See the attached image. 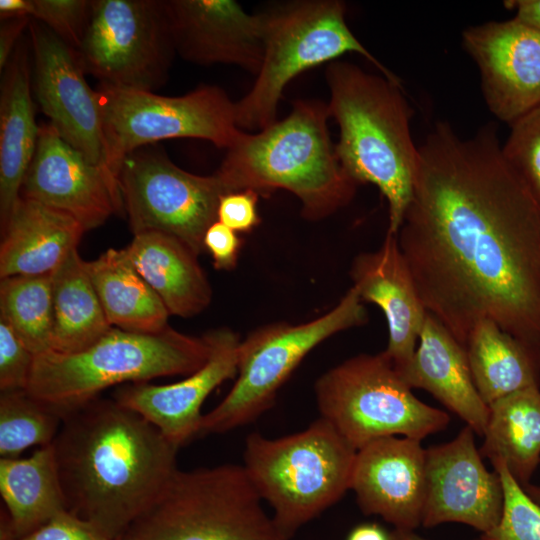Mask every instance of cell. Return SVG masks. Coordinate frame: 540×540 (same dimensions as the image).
Segmentation results:
<instances>
[{"instance_id":"obj_1","label":"cell","mask_w":540,"mask_h":540,"mask_svg":"<svg viewBox=\"0 0 540 540\" xmlns=\"http://www.w3.org/2000/svg\"><path fill=\"white\" fill-rule=\"evenodd\" d=\"M397 237L427 312L465 349L482 319L540 348V208L494 124L468 139L435 125Z\"/></svg>"},{"instance_id":"obj_2","label":"cell","mask_w":540,"mask_h":540,"mask_svg":"<svg viewBox=\"0 0 540 540\" xmlns=\"http://www.w3.org/2000/svg\"><path fill=\"white\" fill-rule=\"evenodd\" d=\"M52 446L68 512L115 538L177 469L179 447L115 399L97 397L65 413Z\"/></svg>"},{"instance_id":"obj_3","label":"cell","mask_w":540,"mask_h":540,"mask_svg":"<svg viewBox=\"0 0 540 540\" xmlns=\"http://www.w3.org/2000/svg\"><path fill=\"white\" fill-rule=\"evenodd\" d=\"M327 103L296 100L289 115L226 150L216 176L228 192L294 194L304 218L317 221L349 204L358 183L340 163L329 135Z\"/></svg>"},{"instance_id":"obj_4","label":"cell","mask_w":540,"mask_h":540,"mask_svg":"<svg viewBox=\"0 0 540 540\" xmlns=\"http://www.w3.org/2000/svg\"><path fill=\"white\" fill-rule=\"evenodd\" d=\"M335 144L345 171L358 184L375 185L388 203V233L397 235L413 194L418 147L410 131L412 109L400 82L335 60L326 69Z\"/></svg>"},{"instance_id":"obj_5","label":"cell","mask_w":540,"mask_h":540,"mask_svg":"<svg viewBox=\"0 0 540 540\" xmlns=\"http://www.w3.org/2000/svg\"><path fill=\"white\" fill-rule=\"evenodd\" d=\"M210 350L207 334L194 337L169 326L158 333L112 327L81 351L35 355L26 390L64 415L117 384L190 375L207 362Z\"/></svg>"},{"instance_id":"obj_6","label":"cell","mask_w":540,"mask_h":540,"mask_svg":"<svg viewBox=\"0 0 540 540\" xmlns=\"http://www.w3.org/2000/svg\"><path fill=\"white\" fill-rule=\"evenodd\" d=\"M357 450L324 418L279 438L246 437L243 467L288 536L350 489Z\"/></svg>"},{"instance_id":"obj_7","label":"cell","mask_w":540,"mask_h":540,"mask_svg":"<svg viewBox=\"0 0 540 540\" xmlns=\"http://www.w3.org/2000/svg\"><path fill=\"white\" fill-rule=\"evenodd\" d=\"M243 465L178 468L121 540H290Z\"/></svg>"},{"instance_id":"obj_8","label":"cell","mask_w":540,"mask_h":540,"mask_svg":"<svg viewBox=\"0 0 540 540\" xmlns=\"http://www.w3.org/2000/svg\"><path fill=\"white\" fill-rule=\"evenodd\" d=\"M259 14L264 45L262 65L252 88L235 102L236 124L243 131H260L277 121L280 98L292 79L346 53L363 56L386 78L400 82L352 33L342 1L294 0Z\"/></svg>"},{"instance_id":"obj_9","label":"cell","mask_w":540,"mask_h":540,"mask_svg":"<svg viewBox=\"0 0 540 540\" xmlns=\"http://www.w3.org/2000/svg\"><path fill=\"white\" fill-rule=\"evenodd\" d=\"M314 392L320 417L357 451L382 437L422 440L450 421L412 393L383 352L332 367L317 379Z\"/></svg>"},{"instance_id":"obj_10","label":"cell","mask_w":540,"mask_h":540,"mask_svg":"<svg viewBox=\"0 0 540 540\" xmlns=\"http://www.w3.org/2000/svg\"><path fill=\"white\" fill-rule=\"evenodd\" d=\"M366 321L363 301L352 286L318 318L301 324H269L250 333L239 345L236 381L224 399L203 414L199 436L228 432L259 418L313 348Z\"/></svg>"},{"instance_id":"obj_11","label":"cell","mask_w":540,"mask_h":540,"mask_svg":"<svg viewBox=\"0 0 540 540\" xmlns=\"http://www.w3.org/2000/svg\"><path fill=\"white\" fill-rule=\"evenodd\" d=\"M106 166L118 179L124 158L172 138L207 140L229 149L245 131L236 124L235 102L220 87L201 85L182 96L99 84Z\"/></svg>"},{"instance_id":"obj_12","label":"cell","mask_w":540,"mask_h":540,"mask_svg":"<svg viewBox=\"0 0 540 540\" xmlns=\"http://www.w3.org/2000/svg\"><path fill=\"white\" fill-rule=\"evenodd\" d=\"M76 52L99 84L149 92L162 87L177 54L167 1L93 0Z\"/></svg>"},{"instance_id":"obj_13","label":"cell","mask_w":540,"mask_h":540,"mask_svg":"<svg viewBox=\"0 0 540 540\" xmlns=\"http://www.w3.org/2000/svg\"><path fill=\"white\" fill-rule=\"evenodd\" d=\"M124 212L133 235H172L197 255L227 193L216 174L200 176L176 166L162 152L141 147L123 160L118 174Z\"/></svg>"},{"instance_id":"obj_14","label":"cell","mask_w":540,"mask_h":540,"mask_svg":"<svg viewBox=\"0 0 540 540\" xmlns=\"http://www.w3.org/2000/svg\"><path fill=\"white\" fill-rule=\"evenodd\" d=\"M29 31L32 89L41 111L66 142L107 168L100 96L87 83L76 50L35 19Z\"/></svg>"},{"instance_id":"obj_15","label":"cell","mask_w":540,"mask_h":540,"mask_svg":"<svg viewBox=\"0 0 540 540\" xmlns=\"http://www.w3.org/2000/svg\"><path fill=\"white\" fill-rule=\"evenodd\" d=\"M21 197L71 215L85 231L124 212L118 179L106 167L90 162L49 122L39 125Z\"/></svg>"},{"instance_id":"obj_16","label":"cell","mask_w":540,"mask_h":540,"mask_svg":"<svg viewBox=\"0 0 540 540\" xmlns=\"http://www.w3.org/2000/svg\"><path fill=\"white\" fill-rule=\"evenodd\" d=\"M474 434L466 425L450 442L426 449L422 526L456 522L484 534L498 525L504 505L501 478L486 469Z\"/></svg>"},{"instance_id":"obj_17","label":"cell","mask_w":540,"mask_h":540,"mask_svg":"<svg viewBox=\"0 0 540 540\" xmlns=\"http://www.w3.org/2000/svg\"><path fill=\"white\" fill-rule=\"evenodd\" d=\"M462 40L498 119L511 125L540 106V31L512 18L471 26Z\"/></svg>"},{"instance_id":"obj_18","label":"cell","mask_w":540,"mask_h":540,"mask_svg":"<svg viewBox=\"0 0 540 540\" xmlns=\"http://www.w3.org/2000/svg\"><path fill=\"white\" fill-rule=\"evenodd\" d=\"M207 336L209 358L186 378L164 385L130 383L114 393L113 399L143 416L179 448L199 435L201 407L209 394L237 375L239 336L228 328L214 330Z\"/></svg>"},{"instance_id":"obj_19","label":"cell","mask_w":540,"mask_h":540,"mask_svg":"<svg viewBox=\"0 0 540 540\" xmlns=\"http://www.w3.org/2000/svg\"><path fill=\"white\" fill-rule=\"evenodd\" d=\"M426 449L421 440L388 436L360 448L350 489L361 511L377 515L394 529L421 525L426 487Z\"/></svg>"},{"instance_id":"obj_20","label":"cell","mask_w":540,"mask_h":540,"mask_svg":"<svg viewBox=\"0 0 540 540\" xmlns=\"http://www.w3.org/2000/svg\"><path fill=\"white\" fill-rule=\"evenodd\" d=\"M176 53L199 64H232L257 75L264 45L260 14L233 0L167 1Z\"/></svg>"},{"instance_id":"obj_21","label":"cell","mask_w":540,"mask_h":540,"mask_svg":"<svg viewBox=\"0 0 540 540\" xmlns=\"http://www.w3.org/2000/svg\"><path fill=\"white\" fill-rule=\"evenodd\" d=\"M350 275L362 301L376 304L385 315L389 338L383 354L399 374L416 351L427 310L397 235L387 232L379 249L358 254Z\"/></svg>"},{"instance_id":"obj_22","label":"cell","mask_w":540,"mask_h":540,"mask_svg":"<svg viewBox=\"0 0 540 540\" xmlns=\"http://www.w3.org/2000/svg\"><path fill=\"white\" fill-rule=\"evenodd\" d=\"M419 345L399 373L412 388L424 389L483 436L489 407L479 395L469 368L466 349L429 312Z\"/></svg>"},{"instance_id":"obj_23","label":"cell","mask_w":540,"mask_h":540,"mask_svg":"<svg viewBox=\"0 0 540 540\" xmlns=\"http://www.w3.org/2000/svg\"><path fill=\"white\" fill-rule=\"evenodd\" d=\"M85 232L71 215L20 197L1 228L0 277L51 274Z\"/></svg>"},{"instance_id":"obj_24","label":"cell","mask_w":540,"mask_h":540,"mask_svg":"<svg viewBox=\"0 0 540 540\" xmlns=\"http://www.w3.org/2000/svg\"><path fill=\"white\" fill-rule=\"evenodd\" d=\"M31 76L27 52L18 45L2 74L0 90L1 228L21 197L38 141Z\"/></svg>"},{"instance_id":"obj_25","label":"cell","mask_w":540,"mask_h":540,"mask_svg":"<svg viewBox=\"0 0 540 540\" xmlns=\"http://www.w3.org/2000/svg\"><path fill=\"white\" fill-rule=\"evenodd\" d=\"M0 540H23L68 511L52 444L27 458H0Z\"/></svg>"},{"instance_id":"obj_26","label":"cell","mask_w":540,"mask_h":540,"mask_svg":"<svg viewBox=\"0 0 540 540\" xmlns=\"http://www.w3.org/2000/svg\"><path fill=\"white\" fill-rule=\"evenodd\" d=\"M124 249L170 314L188 318L210 304L212 289L198 255L180 239L147 231L135 234Z\"/></svg>"},{"instance_id":"obj_27","label":"cell","mask_w":540,"mask_h":540,"mask_svg":"<svg viewBox=\"0 0 540 540\" xmlns=\"http://www.w3.org/2000/svg\"><path fill=\"white\" fill-rule=\"evenodd\" d=\"M85 267L112 327L141 333H158L168 327L169 311L125 249L110 248L85 261Z\"/></svg>"},{"instance_id":"obj_28","label":"cell","mask_w":540,"mask_h":540,"mask_svg":"<svg viewBox=\"0 0 540 540\" xmlns=\"http://www.w3.org/2000/svg\"><path fill=\"white\" fill-rule=\"evenodd\" d=\"M466 352L473 382L487 405L540 385V348L518 340L489 319L476 323Z\"/></svg>"},{"instance_id":"obj_29","label":"cell","mask_w":540,"mask_h":540,"mask_svg":"<svg viewBox=\"0 0 540 540\" xmlns=\"http://www.w3.org/2000/svg\"><path fill=\"white\" fill-rule=\"evenodd\" d=\"M481 456L502 462L523 488L540 463V389L528 387L488 405Z\"/></svg>"},{"instance_id":"obj_30","label":"cell","mask_w":540,"mask_h":540,"mask_svg":"<svg viewBox=\"0 0 540 540\" xmlns=\"http://www.w3.org/2000/svg\"><path fill=\"white\" fill-rule=\"evenodd\" d=\"M51 284V350L60 353L81 351L112 328L77 248L51 273Z\"/></svg>"},{"instance_id":"obj_31","label":"cell","mask_w":540,"mask_h":540,"mask_svg":"<svg viewBox=\"0 0 540 540\" xmlns=\"http://www.w3.org/2000/svg\"><path fill=\"white\" fill-rule=\"evenodd\" d=\"M0 318L12 327L34 355L51 350V274L2 278Z\"/></svg>"},{"instance_id":"obj_32","label":"cell","mask_w":540,"mask_h":540,"mask_svg":"<svg viewBox=\"0 0 540 540\" xmlns=\"http://www.w3.org/2000/svg\"><path fill=\"white\" fill-rule=\"evenodd\" d=\"M63 413L26 389L0 394V458H18L26 449L51 445Z\"/></svg>"},{"instance_id":"obj_33","label":"cell","mask_w":540,"mask_h":540,"mask_svg":"<svg viewBox=\"0 0 540 540\" xmlns=\"http://www.w3.org/2000/svg\"><path fill=\"white\" fill-rule=\"evenodd\" d=\"M492 465L503 486V513L498 525L480 537L484 540H540V504L515 481L502 462Z\"/></svg>"},{"instance_id":"obj_34","label":"cell","mask_w":540,"mask_h":540,"mask_svg":"<svg viewBox=\"0 0 540 540\" xmlns=\"http://www.w3.org/2000/svg\"><path fill=\"white\" fill-rule=\"evenodd\" d=\"M510 126L503 156L540 208V106Z\"/></svg>"},{"instance_id":"obj_35","label":"cell","mask_w":540,"mask_h":540,"mask_svg":"<svg viewBox=\"0 0 540 540\" xmlns=\"http://www.w3.org/2000/svg\"><path fill=\"white\" fill-rule=\"evenodd\" d=\"M91 7L92 1L88 0H31L30 17L77 50L88 25Z\"/></svg>"},{"instance_id":"obj_36","label":"cell","mask_w":540,"mask_h":540,"mask_svg":"<svg viewBox=\"0 0 540 540\" xmlns=\"http://www.w3.org/2000/svg\"><path fill=\"white\" fill-rule=\"evenodd\" d=\"M34 354L12 327L0 318V390L27 389Z\"/></svg>"},{"instance_id":"obj_37","label":"cell","mask_w":540,"mask_h":540,"mask_svg":"<svg viewBox=\"0 0 540 540\" xmlns=\"http://www.w3.org/2000/svg\"><path fill=\"white\" fill-rule=\"evenodd\" d=\"M259 194L252 190H238L221 196L217 221L235 232H249L260 223L257 210Z\"/></svg>"},{"instance_id":"obj_38","label":"cell","mask_w":540,"mask_h":540,"mask_svg":"<svg viewBox=\"0 0 540 540\" xmlns=\"http://www.w3.org/2000/svg\"><path fill=\"white\" fill-rule=\"evenodd\" d=\"M23 540H121L68 511L54 517Z\"/></svg>"},{"instance_id":"obj_39","label":"cell","mask_w":540,"mask_h":540,"mask_svg":"<svg viewBox=\"0 0 540 540\" xmlns=\"http://www.w3.org/2000/svg\"><path fill=\"white\" fill-rule=\"evenodd\" d=\"M242 241L237 232L216 221L206 231L203 239L217 270H232L237 265Z\"/></svg>"},{"instance_id":"obj_40","label":"cell","mask_w":540,"mask_h":540,"mask_svg":"<svg viewBox=\"0 0 540 540\" xmlns=\"http://www.w3.org/2000/svg\"><path fill=\"white\" fill-rule=\"evenodd\" d=\"M30 17L19 16L1 19L0 25V70L5 69L10 61L15 49L18 46V40L23 30L31 22Z\"/></svg>"},{"instance_id":"obj_41","label":"cell","mask_w":540,"mask_h":540,"mask_svg":"<svg viewBox=\"0 0 540 540\" xmlns=\"http://www.w3.org/2000/svg\"><path fill=\"white\" fill-rule=\"evenodd\" d=\"M504 6L515 12L516 20L540 31V0H509Z\"/></svg>"},{"instance_id":"obj_42","label":"cell","mask_w":540,"mask_h":540,"mask_svg":"<svg viewBox=\"0 0 540 540\" xmlns=\"http://www.w3.org/2000/svg\"><path fill=\"white\" fill-rule=\"evenodd\" d=\"M346 540H391V534L377 523H363L354 527Z\"/></svg>"},{"instance_id":"obj_43","label":"cell","mask_w":540,"mask_h":540,"mask_svg":"<svg viewBox=\"0 0 540 540\" xmlns=\"http://www.w3.org/2000/svg\"><path fill=\"white\" fill-rule=\"evenodd\" d=\"M30 8L31 0H1L0 19L19 16L30 17Z\"/></svg>"},{"instance_id":"obj_44","label":"cell","mask_w":540,"mask_h":540,"mask_svg":"<svg viewBox=\"0 0 540 540\" xmlns=\"http://www.w3.org/2000/svg\"><path fill=\"white\" fill-rule=\"evenodd\" d=\"M391 540H427L414 531L394 529L391 533ZM477 540H484L481 537Z\"/></svg>"},{"instance_id":"obj_45","label":"cell","mask_w":540,"mask_h":540,"mask_svg":"<svg viewBox=\"0 0 540 540\" xmlns=\"http://www.w3.org/2000/svg\"><path fill=\"white\" fill-rule=\"evenodd\" d=\"M524 490L536 503L540 504V486L528 484Z\"/></svg>"}]
</instances>
